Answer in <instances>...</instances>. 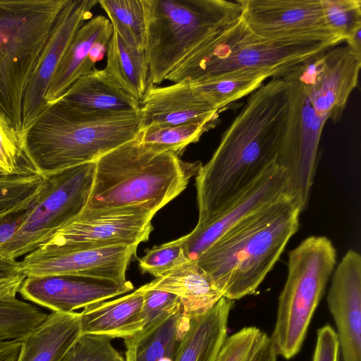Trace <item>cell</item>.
<instances>
[{"instance_id": "1", "label": "cell", "mask_w": 361, "mask_h": 361, "mask_svg": "<svg viewBox=\"0 0 361 361\" xmlns=\"http://www.w3.org/2000/svg\"><path fill=\"white\" fill-rule=\"evenodd\" d=\"M304 95L301 84L288 75L271 78L250 94L195 176L196 228L221 212L271 167H283L290 178L298 158Z\"/></svg>"}, {"instance_id": "2", "label": "cell", "mask_w": 361, "mask_h": 361, "mask_svg": "<svg viewBox=\"0 0 361 361\" xmlns=\"http://www.w3.org/2000/svg\"><path fill=\"white\" fill-rule=\"evenodd\" d=\"M301 212L295 197H283L241 220L195 261L223 297L251 295L297 232Z\"/></svg>"}, {"instance_id": "3", "label": "cell", "mask_w": 361, "mask_h": 361, "mask_svg": "<svg viewBox=\"0 0 361 361\" xmlns=\"http://www.w3.org/2000/svg\"><path fill=\"white\" fill-rule=\"evenodd\" d=\"M141 115L95 117L61 102L47 105L23 138L25 157L36 173L47 178L68 169L96 161L135 138Z\"/></svg>"}, {"instance_id": "4", "label": "cell", "mask_w": 361, "mask_h": 361, "mask_svg": "<svg viewBox=\"0 0 361 361\" xmlns=\"http://www.w3.org/2000/svg\"><path fill=\"white\" fill-rule=\"evenodd\" d=\"M87 210L148 204L158 212L186 188L202 166L171 152H157L137 136L95 161Z\"/></svg>"}, {"instance_id": "5", "label": "cell", "mask_w": 361, "mask_h": 361, "mask_svg": "<svg viewBox=\"0 0 361 361\" xmlns=\"http://www.w3.org/2000/svg\"><path fill=\"white\" fill-rule=\"evenodd\" d=\"M148 85L166 77L206 42L237 22V1L142 0Z\"/></svg>"}, {"instance_id": "6", "label": "cell", "mask_w": 361, "mask_h": 361, "mask_svg": "<svg viewBox=\"0 0 361 361\" xmlns=\"http://www.w3.org/2000/svg\"><path fill=\"white\" fill-rule=\"evenodd\" d=\"M339 39H268L254 34L240 18L206 42L166 78L173 83L240 71L268 69L281 77L295 66L343 42Z\"/></svg>"}, {"instance_id": "7", "label": "cell", "mask_w": 361, "mask_h": 361, "mask_svg": "<svg viewBox=\"0 0 361 361\" xmlns=\"http://www.w3.org/2000/svg\"><path fill=\"white\" fill-rule=\"evenodd\" d=\"M67 0H0V116L23 140L27 85Z\"/></svg>"}, {"instance_id": "8", "label": "cell", "mask_w": 361, "mask_h": 361, "mask_svg": "<svg viewBox=\"0 0 361 361\" xmlns=\"http://www.w3.org/2000/svg\"><path fill=\"white\" fill-rule=\"evenodd\" d=\"M336 262V250L323 235H311L289 252L288 275L269 337L277 355L288 360L300 350Z\"/></svg>"}, {"instance_id": "9", "label": "cell", "mask_w": 361, "mask_h": 361, "mask_svg": "<svg viewBox=\"0 0 361 361\" xmlns=\"http://www.w3.org/2000/svg\"><path fill=\"white\" fill-rule=\"evenodd\" d=\"M95 161L72 167L46 179V185L13 235L0 243V256L16 259L46 243L79 216L90 196Z\"/></svg>"}, {"instance_id": "10", "label": "cell", "mask_w": 361, "mask_h": 361, "mask_svg": "<svg viewBox=\"0 0 361 361\" xmlns=\"http://www.w3.org/2000/svg\"><path fill=\"white\" fill-rule=\"evenodd\" d=\"M157 212L148 204L83 212L59 228L39 247L70 250L135 245L148 240Z\"/></svg>"}, {"instance_id": "11", "label": "cell", "mask_w": 361, "mask_h": 361, "mask_svg": "<svg viewBox=\"0 0 361 361\" xmlns=\"http://www.w3.org/2000/svg\"><path fill=\"white\" fill-rule=\"evenodd\" d=\"M241 18L256 35L268 39H343L328 26L322 0H238Z\"/></svg>"}, {"instance_id": "12", "label": "cell", "mask_w": 361, "mask_h": 361, "mask_svg": "<svg viewBox=\"0 0 361 361\" xmlns=\"http://www.w3.org/2000/svg\"><path fill=\"white\" fill-rule=\"evenodd\" d=\"M137 246L116 245L70 250L37 248L19 262L20 274L28 276H80L126 281V273Z\"/></svg>"}, {"instance_id": "13", "label": "cell", "mask_w": 361, "mask_h": 361, "mask_svg": "<svg viewBox=\"0 0 361 361\" xmlns=\"http://www.w3.org/2000/svg\"><path fill=\"white\" fill-rule=\"evenodd\" d=\"M97 0H67L61 10L25 90L22 111L24 135L46 109L50 81L80 27L92 18Z\"/></svg>"}, {"instance_id": "14", "label": "cell", "mask_w": 361, "mask_h": 361, "mask_svg": "<svg viewBox=\"0 0 361 361\" xmlns=\"http://www.w3.org/2000/svg\"><path fill=\"white\" fill-rule=\"evenodd\" d=\"M288 196L294 195L286 171L279 165L274 166L207 224L200 228L195 227L190 233L182 237L186 258L197 260L241 220Z\"/></svg>"}, {"instance_id": "15", "label": "cell", "mask_w": 361, "mask_h": 361, "mask_svg": "<svg viewBox=\"0 0 361 361\" xmlns=\"http://www.w3.org/2000/svg\"><path fill=\"white\" fill-rule=\"evenodd\" d=\"M133 284L126 281L80 276L50 275L26 277L19 293L26 300L51 312L69 313L128 293Z\"/></svg>"}, {"instance_id": "16", "label": "cell", "mask_w": 361, "mask_h": 361, "mask_svg": "<svg viewBox=\"0 0 361 361\" xmlns=\"http://www.w3.org/2000/svg\"><path fill=\"white\" fill-rule=\"evenodd\" d=\"M343 361H361V257L349 250L334 269L327 295Z\"/></svg>"}, {"instance_id": "17", "label": "cell", "mask_w": 361, "mask_h": 361, "mask_svg": "<svg viewBox=\"0 0 361 361\" xmlns=\"http://www.w3.org/2000/svg\"><path fill=\"white\" fill-rule=\"evenodd\" d=\"M139 104L141 130L217 121L221 111L204 99L188 80L165 87L148 85Z\"/></svg>"}, {"instance_id": "18", "label": "cell", "mask_w": 361, "mask_h": 361, "mask_svg": "<svg viewBox=\"0 0 361 361\" xmlns=\"http://www.w3.org/2000/svg\"><path fill=\"white\" fill-rule=\"evenodd\" d=\"M361 58L346 46L334 47L324 53L322 70L312 85L303 88L312 106L326 122L338 118L352 91L357 87Z\"/></svg>"}, {"instance_id": "19", "label": "cell", "mask_w": 361, "mask_h": 361, "mask_svg": "<svg viewBox=\"0 0 361 361\" xmlns=\"http://www.w3.org/2000/svg\"><path fill=\"white\" fill-rule=\"evenodd\" d=\"M85 115L109 117L140 111L139 102L94 68L79 78L59 100Z\"/></svg>"}, {"instance_id": "20", "label": "cell", "mask_w": 361, "mask_h": 361, "mask_svg": "<svg viewBox=\"0 0 361 361\" xmlns=\"http://www.w3.org/2000/svg\"><path fill=\"white\" fill-rule=\"evenodd\" d=\"M143 286L176 295L188 319L205 314L223 297L209 275L195 260L187 259Z\"/></svg>"}, {"instance_id": "21", "label": "cell", "mask_w": 361, "mask_h": 361, "mask_svg": "<svg viewBox=\"0 0 361 361\" xmlns=\"http://www.w3.org/2000/svg\"><path fill=\"white\" fill-rule=\"evenodd\" d=\"M141 287L118 298L85 307L80 312L82 334L111 338L130 337L144 326Z\"/></svg>"}, {"instance_id": "22", "label": "cell", "mask_w": 361, "mask_h": 361, "mask_svg": "<svg viewBox=\"0 0 361 361\" xmlns=\"http://www.w3.org/2000/svg\"><path fill=\"white\" fill-rule=\"evenodd\" d=\"M232 305L222 297L207 312L189 319L174 361H216L227 338Z\"/></svg>"}, {"instance_id": "23", "label": "cell", "mask_w": 361, "mask_h": 361, "mask_svg": "<svg viewBox=\"0 0 361 361\" xmlns=\"http://www.w3.org/2000/svg\"><path fill=\"white\" fill-rule=\"evenodd\" d=\"M81 334L80 312H52L20 341L16 361H60Z\"/></svg>"}, {"instance_id": "24", "label": "cell", "mask_w": 361, "mask_h": 361, "mask_svg": "<svg viewBox=\"0 0 361 361\" xmlns=\"http://www.w3.org/2000/svg\"><path fill=\"white\" fill-rule=\"evenodd\" d=\"M111 27L110 20L99 15L92 17L80 27L50 81L45 97L47 106L57 102L79 78L88 73L87 63L90 49Z\"/></svg>"}, {"instance_id": "25", "label": "cell", "mask_w": 361, "mask_h": 361, "mask_svg": "<svg viewBox=\"0 0 361 361\" xmlns=\"http://www.w3.org/2000/svg\"><path fill=\"white\" fill-rule=\"evenodd\" d=\"M189 319L182 309L124 339V361H174Z\"/></svg>"}, {"instance_id": "26", "label": "cell", "mask_w": 361, "mask_h": 361, "mask_svg": "<svg viewBox=\"0 0 361 361\" xmlns=\"http://www.w3.org/2000/svg\"><path fill=\"white\" fill-rule=\"evenodd\" d=\"M325 123L316 113L305 92L297 162L289 178L290 190L300 202L302 211L307 207L310 200L316 171L319 142Z\"/></svg>"}, {"instance_id": "27", "label": "cell", "mask_w": 361, "mask_h": 361, "mask_svg": "<svg viewBox=\"0 0 361 361\" xmlns=\"http://www.w3.org/2000/svg\"><path fill=\"white\" fill-rule=\"evenodd\" d=\"M103 69L107 78L129 96L140 102L148 87V62L145 50L127 44L115 30L106 51Z\"/></svg>"}, {"instance_id": "28", "label": "cell", "mask_w": 361, "mask_h": 361, "mask_svg": "<svg viewBox=\"0 0 361 361\" xmlns=\"http://www.w3.org/2000/svg\"><path fill=\"white\" fill-rule=\"evenodd\" d=\"M281 75L274 70L255 69L189 81L204 99L221 110L228 104L253 92L267 78Z\"/></svg>"}, {"instance_id": "29", "label": "cell", "mask_w": 361, "mask_h": 361, "mask_svg": "<svg viewBox=\"0 0 361 361\" xmlns=\"http://www.w3.org/2000/svg\"><path fill=\"white\" fill-rule=\"evenodd\" d=\"M46 185L37 173L0 177V224L31 207Z\"/></svg>"}, {"instance_id": "30", "label": "cell", "mask_w": 361, "mask_h": 361, "mask_svg": "<svg viewBox=\"0 0 361 361\" xmlns=\"http://www.w3.org/2000/svg\"><path fill=\"white\" fill-rule=\"evenodd\" d=\"M217 121L190 123L177 126H152L142 129L137 137L147 148L157 152H171L177 156L191 143L197 142L202 134L214 128Z\"/></svg>"}, {"instance_id": "31", "label": "cell", "mask_w": 361, "mask_h": 361, "mask_svg": "<svg viewBox=\"0 0 361 361\" xmlns=\"http://www.w3.org/2000/svg\"><path fill=\"white\" fill-rule=\"evenodd\" d=\"M114 30L129 46L145 50V24L142 0H100Z\"/></svg>"}, {"instance_id": "32", "label": "cell", "mask_w": 361, "mask_h": 361, "mask_svg": "<svg viewBox=\"0 0 361 361\" xmlns=\"http://www.w3.org/2000/svg\"><path fill=\"white\" fill-rule=\"evenodd\" d=\"M48 314L16 296L0 298V341L23 338L37 329Z\"/></svg>"}, {"instance_id": "33", "label": "cell", "mask_w": 361, "mask_h": 361, "mask_svg": "<svg viewBox=\"0 0 361 361\" xmlns=\"http://www.w3.org/2000/svg\"><path fill=\"white\" fill-rule=\"evenodd\" d=\"M36 173L24 152L23 140L0 116V177Z\"/></svg>"}, {"instance_id": "34", "label": "cell", "mask_w": 361, "mask_h": 361, "mask_svg": "<svg viewBox=\"0 0 361 361\" xmlns=\"http://www.w3.org/2000/svg\"><path fill=\"white\" fill-rule=\"evenodd\" d=\"M269 339L256 326L244 327L226 338L216 361H253Z\"/></svg>"}, {"instance_id": "35", "label": "cell", "mask_w": 361, "mask_h": 361, "mask_svg": "<svg viewBox=\"0 0 361 361\" xmlns=\"http://www.w3.org/2000/svg\"><path fill=\"white\" fill-rule=\"evenodd\" d=\"M111 341L106 336L82 334L60 361H124Z\"/></svg>"}, {"instance_id": "36", "label": "cell", "mask_w": 361, "mask_h": 361, "mask_svg": "<svg viewBox=\"0 0 361 361\" xmlns=\"http://www.w3.org/2000/svg\"><path fill=\"white\" fill-rule=\"evenodd\" d=\"M322 4L328 26L344 41L361 26L360 0H322Z\"/></svg>"}, {"instance_id": "37", "label": "cell", "mask_w": 361, "mask_h": 361, "mask_svg": "<svg viewBox=\"0 0 361 361\" xmlns=\"http://www.w3.org/2000/svg\"><path fill=\"white\" fill-rule=\"evenodd\" d=\"M182 244L181 237L148 250L145 256L138 259L142 272L158 278L186 261Z\"/></svg>"}, {"instance_id": "38", "label": "cell", "mask_w": 361, "mask_h": 361, "mask_svg": "<svg viewBox=\"0 0 361 361\" xmlns=\"http://www.w3.org/2000/svg\"><path fill=\"white\" fill-rule=\"evenodd\" d=\"M141 288L143 290V328L159 324L182 309L180 300L176 295L157 289H147L143 286Z\"/></svg>"}, {"instance_id": "39", "label": "cell", "mask_w": 361, "mask_h": 361, "mask_svg": "<svg viewBox=\"0 0 361 361\" xmlns=\"http://www.w3.org/2000/svg\"><path fill=\"white\" fill-rule=\"evenodd\" d=\"M339 341L335 330L329 324L318 329L313 361H338Z\"/></svg>"}, {"instance_id": "40", "label": "cell", "mask_w": 361, "mask_h": 361, "mask_svg": "<svg viewBox=\"0 0 361 361\" xmlns=\"http://www.w3.org/2000/svg\"><path fill=\"white\" fill-rule=\"evenodd\" d=\"M26 276L19 274L16 276L0 279V298L16 296Z\"/></svg>"}, {"instance_id": "41", "label": "cell", "mask_w": 361, "mask_h": 361, "mask_svg": "<svg viewBox=\"0 0 361 361\" xmlns=\"http://www.w3.org/2000/svg\"><path fill=\"white\" fill-rule=\"evenodd\" d=\"M20 347L19 341H0V361H16Z\"/></svg>"}, {"instance_id": "42", "label": "cell", "mask_w": 361, "mask_h": 361, "mask_svg": "<svg viewBox=\"0 0 361 361\" xmlns=\"http://www.w3.org/2000/svg\"><path fill=\"white\" fill-rule=\"evenodd\" d=\"M347 46L358 57L361 58V26L355 28L345 39Z\"/></svg>"}, {"instance_id": "43", "label": "cell", "mask_w": 361, "mask_h": 361, "mask_svg": "<svg viewBox=\"0 0 361 361\" xmlns=\"http://www.w3.org/2000/svg\"><path fill=\"white\" fill-rule=\"evenodd\" d=\"M277 356L272 343L269 340L253 361H277Z\"/></svg>"}]
</instances>
